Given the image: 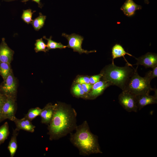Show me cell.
<instances>
[{"mask_svg": "<svg viewBox=\"0 0 157 157\" xmlns=\"http://www.w3.org/2000/svg\"><path fill=\"white\" fill-rule=\"evenodd\" d=\"M77 115L75 110L69 106L55 104L53 115L47 127L49 140H58L75 130Z\"/></svg>", "mask_w": 157, "mask_h": 157, "instance_id": "cell-1", "label": "cell"}, {"mask_svg": "<svg viewBox=\"0 0 157 157\" xmlns=\"http://www.w3.org/2000/svg\"><path fill=\"white\" fill-rule=\"evenodd\" d=\"M74 133H71L70 140L78 150L79 154L89 156L93 154H102L97 136L90 131L86 121L77 126Z\"/></svg>", "mask_w": 157, "mask_h": 157, "instance_id": "cell-2", "label": "cell"}, {"mask_svg": "<svg viewBox=\"0 0 157 157\" xmlns=\"http://www.w3.org/2000/svg\"><path fill=\"white\" fill-rule=\"evenodd\" d=\"M135 69L126 63L124 66L122 67L117 66L114 63H112L106 66L100 74L101 78L108 82L110 85L117 86L123 91Z\"/></svg>", "mask_w": 157, "mask_h": 157, "instance_id": "cell-3", "label": "cell"}, {"mask_svg": "<svg viewBox=\"0 0 157 157\" xmlns=\"http://www.w3.org/2000/svg\"><path fill=\"white\" fill-rule=\"evenodd\" d=\"M138 66L135 69L134 72L130 78L124 90L129 92L135 95L143 94H149L154 90L149 82L144 76L142 77L138 73Z\"/></svg>", "mask_w": 157, "mask_h": 157, "instance_id": "cell-4", "label": "cell"}, {"mask_svg": "<svg viewBox=\"0 0 157 157\" xmlns=\"http://www.w3.org/2000/svg\"><path fill=\"white\" fill-rule=\"evenodd\" d=\"M17 81L12 70L0 86V91L6 97L16 100Z\"/></svg>", "mask_w": 157, "mask_h": 157, "instance_id": "cell-5", "label": "cell"}, {"mask_svg": "<svg viewBox=\"0 0 157 157\" xmlns=\"http://www.w3.org/2000/svg\"><path fill=\"white\" fill-rule=\"evenodd\" d=\"M118 99L120 104L128 112L138 111L136 95L127 91H122Z\"/></svg>", "mask_w": 157, "mask_h": 157, "instance_id": "cell-6", "label": "cell"}, {"mask_svg": "<svg viewBox=\"0 0 157 157\" xmlns=\"http://www.w3.org/2000/svg\"><path fill=\"white\" fill-rule=\"evenodd\" d=\"M62 36L67 40L68 44L67 47L73 49L74 51L77 52L80 54L82 53L88 54L92 52H95L96 50L88 51L83 49L81 45L84 38L83 37L75 33L68 35L65 33L62 34Z\"/></svg>", "mask_w": 157, "mask_h": 157, "instance_id": "cell-7", "label": "cell"}, {"mask_svg": "<svg viewBox=\"0 0 157 157\" xmlns=\"http://www.w3.org/2000/svg\"><path fill=\"white\" fill-rule=\"evenodd\" d=\"M16 100L6 97L2 108V115L3 120L8 119L13 121L17 110Z\"/></svg>", "mask_w": 157, "mask_h": 157, "instance_id": "cell-8", "label": "cell"}, {"mask_svg": "<svg viewBox=\"0 0 157 157\" xmlns=\"http://www.w3.org/2000/svg\"><path fill=\"white\" fill-rule=\"evenodd\" d=\"M137 60L135 65H140L145 68H152L157 65V55L155 53L147 52L138 58L134 57Z\"/></svg>", "mask_w": 157, "mask_h": 157, "instance_id": "cell-9", "label": "cell"}, {"mask_svg": "<svg viewBox=\"0 0 157 157\" xmlns=\"http://www.w3.org/2000/svg\"><path fill=\"white\" fill-rule=\"evenodd\" d=\"M155 94L152 96L148 94H143L136 95L137 104L138 110H140L146 106L157 103V89L154 90Z\"/></svg>", "mask_w": 157, "mask_h": 157, "instance_id": "cell-10", "label": "cell"}, {"mask_svg": "<svg viewBox=\"0 0 157 157\" xmlns=\"http://www.w3.org/2000/svg\"><path fill=\"white\" fill-rule=\"evenodd\" d=\"M14 51L8 45L4 38L0 44V62L10 64L13 59Z\"/></svg>", "mask_w": 157, "mask_h": 157, "instance_id": "cell-11", "label": "cell"}, {"mask_svg": "<svg viewBox=\"0 0 157 157\" xmlns=\"http://www.w3.org/2000/svg\"><path fill=\"white\" fill-rule=\"evenodd\" d=\"M110 84L107 81L102 79L92 85L87 97L92 99H94L101 94Z\"/></svg>", "mask_w": 157, "mask_h": 157, "instance_id": "cell-12", "label": "cell"}, {"mask_svg": "<svg viewBox=\"0 0 157 157\" xmlns=\"http://www.w3.org/2000/svg\"><path fill=\"white\" fill-rule=\"evenodd\" d=\"M55 107V104L53 105L49 103L42 109L40 115L42 123L48 125L49 124L53 115Z\"/></svg>", "mask_w": 157, "mask_h": 157, "instance_id": "cell-13", "label": "cell"}, {"mask_svg": "<svg viewBox=\"0 0 157 157\" xmlns=\"http://www.w3.org/2000/svg\"><path fill=\"white\" fill-rule=\"evenodd\" d=\"M13 122L16 125V128L19 131L22 130L32 133L35 131V126L33 124L31 121L24 117L20 119L16 117Z\"/></svg>", "mask_w": 157, "mask_h": 157, "instance_id": "cell-14", "label": "cell"}, {"mask_svg": "<svg viewBox=\"0 0 157 157\" xmlns=\"http://www.w3.org/2000/svg\"><path fill=\"white\" fill-rule=\"evenodd\" d=\"M142 8L141 6L136 4L133 0H126L120 9L125 15L131 17L133 15L136 10L141 9Z\"/></svg>", "mask_w": 157, "mask_h": 157, "instance_id": "cell-15", "label": "cell"}, {"mask_svg": "<svg viewBox=\"0 0 157 157\" xmlns=\"http://www.w3.org/2000/svg\"><path fill=\"white\" fill-rule=\"evenodd\" d=\"M112 63H114V60L116 58L123 57L124 60L129 66L133 67L125 58L124 56L127 55L133 57L131 54L126 52L122 46L119 44H116L114 45L112 49Z\"/></svg>", "mask_w": 157, "mask_h": 157, "instance_id": "cell-16", "label": "cell"}, {"mask_svg": "<svg viewBox=\"0 0 157 157\" xmlns=\"http://www.w3.org/2000/svg\"><path fill=\"white\" fill-rule=\"evenodd\" d=\"M19 131L16 128L13 129L12 135L8 146L10 157H13L17 151L18 147L17 137Z\"/></svg>", "mask_w": 157, "mask_h": 157, "instance_id": "cell-17", "label": "cell"}, {"mask_svg": "<svg viewBox=\"0 0 157 157\" xmlns=\"http://www.w3.org/2000/svg\"><path fill=\"white\" fill-rule=\"evenodd\" d=\"M46 18V16L40 13L39 16L33 20L31 24L35 31H38L44 26Z\"/></svg>", "mask_w": 157, "mask_h": 157, "instance_id": "cell-18", "label": "cell"}, {"mask_svg": "<svg viewBox=\"0 0 157 157\" xmlns=\"http://www.w3.org/2000/svg\"><path fill=\"white\" fill-rule=\"evenodd\" d=\"M43 38L47 40V48L46 49L47 51H48L51 49H62L65 48L67 47V46L63 45L60 42L58 43L52 40H51V36L49 38H47L45 36H44Z\"/></svg>", "mask_w": 157, "mask_h": 157, "instance_id": "cell-19", "label": "cell"}, {"mask_svg": "<svg viewBox=\"0 0 157 157\" xmlns=\"http://www.w3.org/2000/svg\"><path fill=\"white\" fill-rule=\"evenodd\" d=\"M9 134L8 123L6 122L0 127V145L7 138Z\"/></svg>", "mask_w": 157, "mask_h": 157, "instance_id": "cell-20", "label": "cell"}, {"mask_svg": "<svg viewBox=\"0 0 157 157\" xmlns=\"http://www.w3.org/2000/svg\"><path fill=\"white\" fill-rule=\"evenodd\" d=\"M12 70L10 64L0 62V75L4 80Z\"/></svg>", "mask_w": 157, "mask_h": 157, "instance_id": "cell-21", "label": "cell"}, {"mask_svg": "<svg viewBox=\"0 0 157 157\" xmlns=\"http://www.w3.org/2000/svg\"><path fill=\"white\" fill-rule=\"evenodd\" d=\"M42 110V109L39 107L31 108L28 110L24 117L31 121L36 117L40 115Z\"/></svg>", "mask_w": 157, "mask_h": 157, "instance_id": "cell-22", "label": "cell"}, {"mask_svg": "<svg viewBox=\"0 0 157 157\" xmlns=\"http://www.w3.org/2000/svg\"><path fill=\"white\" fill-rule=\"evenodd\" d=\"M35 12V11L32 12V10L30 9L23 10L21 17L22 19L27 24H31L33 20V14Z\"/></svg>", "mask_w": 157, "mask_h": 157, "instance_id": "cell-23", "label": "cell"}, {"mask_svg": "<svg viewBox=\"0 0 157 157\" xmlns=\"http://www.w3.org/2000/svg\"><path fill=\"white\" fill-rule=\"evenodd\" d=\"M34 50L36 53L40 51H47L46 48L47 45L43 42L42 38L36 40Z\"/></svg>", "mask_w": 157, "mask_h": 157, "instance_id": "cell-24", "label": "cell"}, {"mask_svg": "<svg viewBox=\"0 0 157 157\" xmlns=\"http://www.w3.org/2000/svg\"><path fill=\"white\" fill-rule=\"evenodd\" d=\"M72 91L74 95L77 97H82L85 94L81 85L79 83L73 86Z\"/></svg>", "mask_w": 157, "mask_h": 157, "instance_id": "cell-25", "label": "cell"}, {"mask_svg": "<svg viewBox=\"0 0 157 157\" xmlns=\"http://www.w3.org/2000/svg\"><path fill=\"white\" fill-rule=\"evenodd\" d=\"M152 70H149L145 74L144 77L150 82L153 78L157 77V65L152 68Z\"/></svg>", "mask_w": 157, "mask_h": 157, "instance_id": "cell-26", "label": "cell"}, {"mask_svg": "<svg viewBox=\"0 0 157 157\" xmlns=\"http://www.w3.org/2000/svg\"><path fill=\"white\" fill-rule=\"evenodd\" d=\"M6 97L0 91V122L4 120L2 115V108Z\"/></svg>", "mask_w": 157, "mask_h": 157, "instance_id": "cell-27", "label": "cell"}, {"mask_svg": "<svg viewBox=\"0 0 157 157\" xmlns=\"http://www.w3.org/2000/svg\"><path fill=\"white\" fill-rule=\"evenodd\" d=\"M101 77V74L91 76L89 78L90 83L92 85L94 84L100 80Z\"/></svg>", "mask_w": 157, "mask_h": 157, "instance_id": "cell-28", "label": "cell"}, {"mask_svg": "<svg viewBox=\"0 0 157 157\" xmlns=\"http://www.w3.org/2000/svg\"><path fill=\"white\" fill-rule=\"evenodd\" d=\"M76 83L81 84L90 83L89 78L87 76L80 77L75 81Z\"/></svg>", "mask_w": 157, "mask_h": 157, "instance_id": "cell-29", "label": "cell"}, {"mask_svg": "<svg viewBox=\"0 0 157 157\" xmlns=\"http://www.w3.org/2000/svg\"><path fill=\"white\" fill-rule=\"evenodd\" d=\"M81 85L85 94H88L91 89L92 85L90 83L83 84Z\"/></svg>", "mask_w": 157, "mask_h": 157, "instance_id": "cell-30", "label": "cell"}, {"mask_svg": "<svg viewBox=\"0 0 157 157\" xmlns=\"http://www.w3.org/2000/svg\"><path fill=\"white\" fill-rule=\"evenodd\" d=\"M32 1H34L36 3H37L38 5V7L40 8H42L43 5L40 2V0H32Z\"/></svg>", "mask_w": 157, "mask_h": 157, "instance_id": "cell-31", "label": "cell"}, {"mask_svg": "<svg viewBox=\"0 0 157 157\" xmlns=\"http://www.w3.org/2000/svg\"><path fill=\"white\" fill-rule=\"evenodd\" d=\"M144 2L145 3L147 4H149V2L148 1V0H144Z\"/></svg>", "mask_w": 157, "mask_h": 157, "instance_id": "cell-32", "label": "cell"}, {"mask_svg": "<svg viewBox=\"0 0 157 157\" xmlns=\"http://www.w3.org/2000/svg\"><path fill=\"white\" fill-rule=\"evenodd\" d=\"M3 0L9 2V1H14L15 0Z\"/></svg>", "mask_w": 157, "mask_h": 157, "instance_id": "cell-33", "label": "cell"}, {"mask_svg": "<svg viewBox=\"0 0 157 157\" xmlns=\"http://www.w3.org/2000/svg\"><path fill=\"white\" fill-rule=\"evenodd\" d=\"M28 0H22V2H26Z\"/></svg>", "mask_w": 157, "mask_h": 157, "instance_id": "cell-34", "label": "cell"}]
</instances>
